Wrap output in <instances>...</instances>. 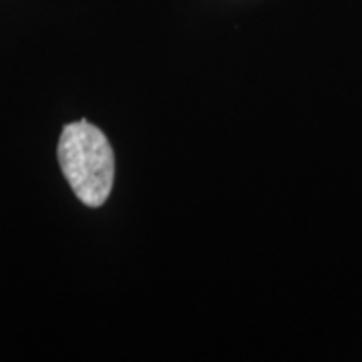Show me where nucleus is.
I'll return each instance as SVG.
<instances>
[{"mask_svg":"<svg viewBox=\"0 0 362 362\" xmlns=\"http://www.w3.org/2000/svg\"><path fill=\"white\" fill-rule=\"evenodd\" d=\"M57 153L73 194L87 207L103 206L115 180V156L103 131L85 119L69 123Z\"/></svg>","mask_w":362,"mask_h":362,"instance_id":"1","label":"nucleus"}]
</instances>
